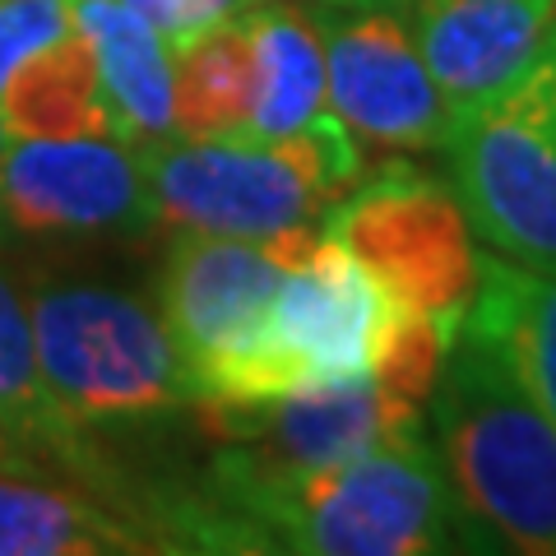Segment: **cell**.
Listing matches in <instances>:
<instances>
[{
  "instance_id": "obj_7",
  "label": "cell",
  "mask_w": 556,
  "mask_h": 556,
  "mask_svg": "<svg viewBox=\"0 0 556 556\" xmlns=\"http://www.w3.org/2000/svg\"><path fill=\"white\" fill-rule=\"evenodd\" d=\"M195 417L208 437L223 441L208 468V486L274 482L306 468L417 445L427 422L422 399L394 390L376 371L343 386L255 399V404L195 399Z\"/></svg>"
},
{
  "instance_id": "obj_11",
  "label": "cell",
  "mask_w": 556,
  "mask_h": 556,
  "mask_svg": "<svg viewBox=\"0 0 556 556\" xmlns=\"http://www.w3.org/2000/svg\"><path fill=\"white\" fill-rule=\"evenodd\" d=\"M288 269L260 237H208L172 232L159 274V316L181 357L186 386L223 343L260 320Z\"/></svg>"
},
{
  "instance_id": "obj_24",
  "label": "cell",
  "mask_w": 556,
  "mask_h": 556,
  "mask_svg": "<svg viewBox=\"0 0 556 556\" xmlns=\"http://www.w3.org/2000/svg\"><path fill=\"white\" fill-rule=\"evenodd\" d=\"M5 149H10V130H5V121H0V159H5Z\"/></svg>"
},
{
  "instance_id": "obj_21",
  "label": "cell",
  "mask_w": 556,
  "mask_h": 556,
  "mask_svg": "<svg viewBox=\"0 0 556 556\" xmlns=\"http://www.w3.org/2000/svg\"><path fill=\"white\" fill-rule=\"evenodd\" d=\"M126 5L159 33V38L167 42V51H177L190 38H200V33L228 24V20H237V14H247L255 0H126Z\"/></svg>"
},
{
  "instance_id": "obj_6",
  "label": "cell",
  "mask_w": 556,
  "mask_h": 556,
  "mask_svg": "<svg viewBox=\"0 0 556 556\" xmlns=\"http://www.w3.org/2000/svg\"><path fill=\"white\" fill-rule=\"evenodd\" d=\"M468 228L519 265H556V38L445 139Z\"/></svg>"
},
{
  "instance_id": "obj_19",
  "label": "cell",
  "mask_w": 556,
  "mask_h": 556,
  "mask_svg": "<svg viewBox=\"0 0 556 556\" xmlns=\"http://www.w3.org/2000/svg\"><path fill=\"white\" fill-rule=\"evenodd\" d=\"M0 422L20 441L24 459L47 455L70 478L93 473L89 437H79L65 417L51 408L38 376V343H33L28 298L14 288V278L0 269Z\"/></svg>"
},
{
  "instance_id": "obj_23",
  "label": "cell",
  "mask_w": 556,
  "mask_h": 556,
  "mask_svg": "<svg viewBox=\"0 0 556 556\" xmlns=\"http://www.w3.org/2000/svg\"><path fill=\"white\" fill-rule=\"evenodd\" d=\"M5 464H24V450H20V441L10 437V427L0 422V468H5ZM24 468H28V464H24Z\"/></svg>"
},
{
  "instance_id": "obj_12",
  "label": "cell",
  "mask_w": 556,
  "mask_h": 556,
  "mask_svg": "<svg viewBox=\"0 0 556 556\" xmlns=\"http://www.w3.org/2000/svg\"><path fill=\"white\" fill-rule=\"evenodd\" d=\"M404 10L455 116L510 89L556 38V0H408Z\"/></svg>"
},
{
  "instance_id": "obj_16",
  "label": "cell",
  "mask_w": 556,
  "mask_h": 556,
  "mask_svg": "<svg viewBox=\"0 0 556 556\" xmlns=\"http://www.w3.org/2000/svg\"><path fill=\"white\" fill-rule=\"evenodd\" d=\"M255 56V102H251V144L306 130L329 112L325 89V38L320 14L292 0H255L241 14Z\"/></svg>"
},
{
  "instance_id": "obj_1",
  "label": "cell",
  "mask_w": 556,
  "mask_h": 556,
  "mask_svg": "<svg viewBox=\"0 0 556 556\" xmlns=\"http://www.w3.org/2000/svg\"><path fill=\"white\" fill-rule=\"evenodd\" d=\"M427 404L464 533L501 552L556 556V427L501 343L455 325Z\"/></svg>"
},
{
  "instance_id": "obj_15",
  "label": "cell",
  "mask_w": 556,
  "mask_h": 556,
  "mask_svg": "<svg viewBox=\"0 0 556 556\" xmlns=\"http://www.w3.org/2000/svg\"><path fill=\"white\" fill-rule=\"evenodd\" d=\"M75 24L93 47L116 139L149 149L177 135L172 126V51L159 33L126 0H75Z\"/></svg>"
},
{
  "instance_id": "obj_20",
  "label": "cell",
  "mask_w": 556,
  "mask_h": 556,
  "mask_svg": "<svg viewBox=\"0 0 556 556\" xmlns=\"http://www.w3.org/2000/svg\"><path fill=\"white\" fill-rule=\"evenodd\" d=\"M65 33H75V0H0V84Z\"/></svg>"
},
{
  "instance_id": "obj_2",
  "label": "cell",
  "mask_w": 556,
  "mask_h": 556,
  "mask_svg": "<svg viewBox=\"0 0 556 556\" xmlns=\"http://www.w3.org/2000/svg\"><path fill=\"white\" fill-rule=\"evenodd\" d=\"M260 552L431 556L459 547V510L427 441L251 486H204Z\"/></svg>"
},
{
  "instance_id": "obj_5",
  "label": "cell",
  "mask_w": 556,
  "mask_h": 556,
  "mask_svg": "<svg viewBox=\"0 0 556 556\" xmlns=\"http://www.w3.org/2000/svg\"><path fill=\"white\" fill-rule=\"evenodd\" d=\"M38 376L70 427L149 422L190 404V386L172 334L135 292L108 283H47L28 298Z\"/></svg>"
},
{
  "instance_id": "obj_8",
  "label": "cell",
  "mask_w": 556,
  "mask_h": 556,
  "mask_svg": "<svg viewBox=\"0 0 556 556\" xmlns=\"http://www.w3.org/2000/svg\"><path fill=\"white\" fill-rule=\"evenodd\" d=\"M325 237L353 251L404 316L455 329L478 288V247L459 195L408 163L362 177L325 214Z\"/></svg>"
},
{
  "instance_id": "obj_4",
  "label": "cell",
  "mask_w": 556,
  "mask_h": 556,
  "mask_svg": "<svg viewBox=\"0 0 556 556\" xmlns=\"http://www.w3.org/2000/svg\"><path fill=\"white\" fill-rule=\"evenodd\" d=\"M399 320L404 311L376 283V274L339 241L320 237L306 265L278 283L260 320L190 376V404H255L371 376Z\"/></svg>"
},
{
  "instance_id": "obj_17",
  "label": "cell",
  "mask_w": 556,
  "mask_h": 556,
  "mask_svg": "<svg viewBox=\"0 0 556 556\" xmlns=\"http://www.w3.org/2000/svg\"><path fill=\"white\" fill-rule=\"evenodd\" d=\"M0 121H5L10 139H116L93 47L79 24L61 42L33 51L24 65L10 70V79L0 84Z\"/></svg>"
},
{
  "instance_id": "obj_10",
  "label": "cell",
  "mask_w": 556,
  "mask_h": 556,
  "mask_svg": "<svg viewBox=\"0 0 556 556\" xmlns=\"http://www.w3.org/2000/svg\"><path fill=\"white\" fill-rule=\"evenodd\" d=\"M149 223L144 159L126 139H10L0 159V228L20 237H108Z\"/></svg>"
},
{
  "instance_id": "obj_14",
  "label": "cell",
  "mask_w": 556,
  "mask_h": 556,
  "mask_svg": "<svg viewBox=\"0 0 556 556\" xmlns=\"http://www.w3.org/2000/svg\"><path fill=\"white\" fill-rule=\"evenodd\" d=\"M459 329L501 343L533 404L556 427V265H519L478 251V288Z\"/></svg>"
},
{
  "instance_id": "obj_22",
  "label": "cell",
  "mask_w": 556,
  "mask_h": 556,
  "mask_svg": "<svg viewBox=\"0 0 556 556\" xmlns=\"http://www.w3.org/2000/svg\"><path fill=\"white\" fill-rule=\"evenodd\" d=\"M325 10H371V5H390V10H404L408 0H316Z\"/></svg>"
},
{
  "instance_id": "obj_9",
  "label": "cell",
  "mask_w": 556,
  "mask_h": 556,
  "mask_svg": "<svg viewBox=\"0 0 556 556\" xmlns=\"http://www.w3.org/2000/svg\"><path fill=\"white\" fill-rule=\"evenodd\" d=\"M320 38L329 112L357 139L394 153L445 149L455 108L431 79L404 10L371 5L320 14Z\"/></svg>"
},
{
  "instance_id": "obj_18",
  "label": "cell",
  "mask_w": 556,
  "mask_h": 556,
  "mask_svg": "<svg viewBox=\"0 0 556 556\" xmlns=\"http://www.w3.org/2000/svg\"><path fill=\"white\" fill-rule=\"evenodd\" d=\"M255 56L241 14L172 51V126L177 139L251 144Z\"/></svg>"
},
{
  "instance_id": "obj_3",
  "label": "cell",
  "mask_w": 556,
  "mask_h": 556,
  "mask_svg": "<svg viewBox=\"0 0 556 556\" xmlns=\"http://www.w3.org/2000/svg\"><path fill=\"white\" fill-rule=\"evenodd\" d=\"M149 214L163 232L274 237L320 223L367 177V153L334 112L306 130L237 144V139H163L139 149Z\"/></svg>"
},
{
  "instance_id": "obj_13",
  "label": "cell",
  "mask_w": 556,
  "mask_h": 556,
  "mask_svg": "<svg viewBox=\"0 0 556 556\" xmlns=\"http://www.w3.org/2000/svg\"><path fill=\"white\" fill-rule=\"evenodd\" d=\"M159 552L153 533L121 501L84 478L0 468V556H135Z\"/></svg>"
}]
</instances>
